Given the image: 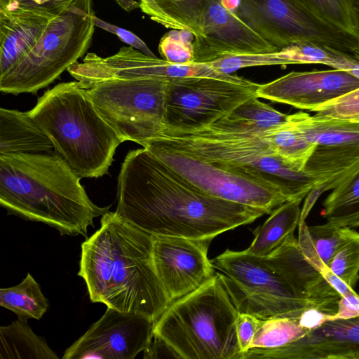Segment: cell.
Masks as SVG:
<instances>
[{
    "label": "cell",
    "instance_id": "6da1fadb",
    "mask_svg": "<svg viewBox=\"0 0 359 359\" xmlns=\"http://www.w3.org/2000/svg\"><path fill=\"white\" fill-rule=\"evenodd\" d=\"M115 212L152 236L193 239H213L269 214L203 193L143 147L121 164Z\"/></svg>",
    "mask_w": 359,
    "mask_h": 359
},
{
    "label": "cell",
    "instance_id": "7a4b0ae2",
    "mask_svg": "<svg viewBox=\"0 0 359 359\" xmlns=\"http://www.w3.org/2000/svg\"><path fill=\"white\" fill-rule=\"evenodd\" d=\"M78 275L93 303L154 323L170 304L155 269L153 236L116 212L103 215L100 227L82 243Z\"/></svg>",
    "mask_w": 359,
    "mask_h": 359
},
{
    "label": "cell",
    "instance_id": "3957f363",
    "mask_svg": "<svg viewBox=\"0 0 359 359\" xmlns=\"http://www.w3.org/2000/svg\"><path fill=\"white\" fill-rule=\"evenodd\" d=\"M80 180L57 153L0 154V205L8 214L87 238L94 219L110 205H95Z\"/></svg>",
    "mask_w": 359,
    "mask_h": 359
},
{
    "label": "cell",
    "instance_id": "277c9868",
    "mask_svg": "<svg viewBox=\"0 0 359 359\" xmlns=\"http://www.w3.org/2000/svg\"><path fill=\"white\" fill-rule=\"evenodd\" d=\"M27 113L81 178L107 174L121 141L100 116L81 83L57 84Z\"/></svg>",
    "mask_w": 359,
    "mask_h": 359
},
{
    "label": "cell",
    "instance_id": "5b68a950",
    "mask_svg": "<svg viewBox=\"0 0 359 359\" xmlns=\"http://www.w3.org/2000/svg\"><path fill=\"white\" fill-rule=\"evenodd\" d=\"M195 156L221 168L272 184L288 198L302 201L320 184L276 156L260 132L226 130L208 126L191 130L164 129L149 140Z\"/></svg>",
    "mask_w": 359,
    "mask_h": 359
},
{
    "label": "cell",
    "instance_id": "8992f818",
    "mask_svg": "<svg viewBox=\"0 0 359 359\" xmlns=\"http://www.w3.org/2000/svg\"><path fill=\"white\" fill-rule=\"evenodd\" d=\"M238 311L218 272L172 302L154 323V334L182 359H238Z\"/></svg>",
    "mask_w": 359,
    "mask_h": 359
},
{
    "label": "cell",
    "instance_id": "52a82bcc",
    "mask_svg": "<svg viewBox=\"0 0 359 359\" xmlns=\"http://www.w3.org/2000/svg\"><path fill=\"white\" fill-rule=\"evenodd\" d=\"M92 0H72L48 24L27 56L0 77V90L35 93L57 79L90 47L95 29Z\"/></svg>",
    "mask_w": 359,
    "mask_h": 359
},
{
    "label": "cell",
    "instance_id": "ba28073f",
    "mask_svg": "<svg viewBox=\"0 0 359 359\" xmlns=\"http://www.w3.org/2000/svg\"><path fill=\"white\" fill-rule=\"evenodd\" d=\"M169 81L144 79L108 80L88 88L93 105L121 142H142L164 129Z\"/></svg>",
    "mask_w": 359,
    "mask_h": 359
},
{
    "label": "cell",
    "instance_id": "9c48e42d",
    "mask_svg": "<svg viewBox=\"0 0 359 359\" xmlns=\"http://www.w3.org/2000/svg\"><path fill=\"white\" fill-rule=\"evenodd\" d=\"M234 12L278 50L310 41L359 56L355 36L317 16L298 0H238Z\"/></svg>",
    "mask_w": 359,
    "mask_h": 359
},
{
    "label": "cell",
    "instance_id": "30bf717a",
    "mask_svg": "<svg viewBox=\"0 0 359 359\" xmlns=\"http://www.w3.org/2000/svg\"><path fill=\"white\" fill-rule=\"evenodd\" d=\"M259 85L246 79L235 81L189 76L170 80L164 129L184 130L212 125L249 98L257 97Z\"/></svg>",
    "mask_w": 359,
    "mask_h": 359
},
{
    "label": "cell",
    "instance_id": "8fae6325",
    "mask_svg": "<svg viewBox=\"0 0 359 359\" xmlns=\"http://www.w3.org/2000/svg\"><path fill=\"white\" fill-rule=\"evenodd\" d=\"M140 145L210 196L262 208L269 214L288 201L283 192L272 184L221 168L194 155L152 140L144 141Z\"/></svg>",
    "mask_w": 359,
    "mask_h": 359
},
{
    "label": "cell",
    "instance_id": "7c38bea8",
    "mask_svg": "<svg viewBox=\"0 0 359 359\" xmlns=\"http://www.w3.org/2000/svg\"><path fill=\"white\" fill-rule=\"evenodd\" d=\"M154 322L107 307L103 316L69 347L63 359H133L149 346Z\"/></svg>",
    "mask_w": 359,
    "mask_h": 359
},
{
    "label": "cell",
    "instance_id": "4fadbf2b",
    "mask_svg": "<svg viewBox=\"0 0 359 359\" xmlns=\"http://www.w3.org/2000/svg\"><path fill=\"white\" fill-rule=\"evenodd\" d=\"M211 238L153 236V259L170 303L195 291L215 275L208 257Z\"/></svg>",
    "mask_w": 359,
    "mask_h": 359
},
{
    "label": "cell",
    "instance_id": "5bb4252c",
    "mask_svg": "<svg viewBox=\"0 0 359 359\" xmlns=\"http://www.w3.org/2000/svg\"><path fill=\"white\" fill-rule=\"evenodd\" d=\"M195 62L207 63L232 54L262 53L278 50L231 9L223 0H207L194 40Z\"/></svg>",
    "mask_w": 359,
    "mask_h": 359
},
{
    "label": "cell",
    "instance_id": "9a60e30c",
    "mask_svg": "<svg viewBox=\"0 0 359 359\" xmlns=\"http://www.w3.org/2000/svg\"><path fill=\"white\" fill-rule=\"evenodd\" d=\"M72 0H0V77L30 52Z\"/></svg>",
    "mask_w": 359,
    "mask_h": 359
},
{
    "label": "cell",
    "instance_id": "2e32d148",
    "mask_svg": "<svg viewBox=\"0 0 359 359\" xmlns=\"http://www.w3.org/2000/svg\"><path fill=\"white\" fill-rule=\"evenodd\" d=\"M359 88V79L348 71L292 72L259 84L257 96L317 112L329 102Z\"/></svg>",
    "mask_w": 359,
    "mask_h": 359
},
{
    "label": "cell",
    "instance_id": "e0dca14e",
    "mask_svg": "<svg viewBox=\"0 0 359 359\" xmlns=\"http://www.w3.org/2000/svg\"><path fill=\"white\" fill-rule=\"evenodd\" d=\"M215 269L229 278L242 291L279 298L297 297L283 276L266 257L243 251L226 250L211 259Z\"/></svg>",
    "mask_w": 359,
    "mask_h": 359
},
{
    "label": "cell",
    "instance_id": "ac0fdd59",
    "mask_svg": "<svg viewBox=\"0 0 359 359\" xmlns=\"http://www.w3.org/2000/svg\"><path fill=\"white\" fill-rule=\"evenodd\" d=\"M265 257L283 276L297 297L339 302V294L304 255L294 233Z\"/></svg>",
    "mask_w": 359,
    "mask_h": 359
},
{
    "label": "cell",
    "instance_id": "d6986e66",
    "mask_svg": "<svg viewBox=\"0 0 359 359\" xmlns=\"http://www.w3.org/2000/svg\"><path fill=\"white\" fill-rule=\"evenodd\" d=\"M305 137L316 144L315 151L331 159L359 156V122L311 116L304 111L291 114Z\"/></svg>",
    "mask_w": 359,
    "mask_h": 359
},
{
    "label": "cell",
    "instance_id": "ffe728a7",
    "mask_svg": "<svg viewBox=\"0 0 359 359\" xmlns=\"http://www.w3.org/2000/svg\"><path fill=\"white\" fill-rule=\"evenodd\" d=\"M53 148L50 139L27 112L0 109V154L48 153Z\"/></svg>",
    "mask_w": 359,
    "mask_h": 359
},
{
    "label": "cell",
    "instance_id": "44dd1931",
    "mask_svg": "<svg viewBox=\"0 0 359 359\" xmlns=\"http://www.w3.org/2000/svg\"><path fill=\"white\" fill-rule=\"evenodd\" d=\"M302 201H287L274 209L269 218L253 231L254 238L245 250L261 257L269 256L277 250L298 227Z\"/></svg>",
    "mask_w": 359,
    "mask_h": 359
},
{
    "label": "cell",
    "instance_id": "7402d4cb",
    "mask_svg": "<svg viewBox=\"0 0 359 359\" xmlns=\"http://www.w3.org/2000/svg\"><path fill=\"white\" fill-rule=\"evenodd\" d=\"M207 0H140L142 12L155 22L171 29L186 30L194 38L198 34V21Z\"/></svg>",
    "mask_w": 359,
    "mask_h": 359
},
{
    "label": "cell",
    "instance_id": "603a6c76",
    "mask_svg": "<svg viewBox=\"0 0 359 359\" xmlns=\"http://www.w3.org/2000/svg\"><path fill=\"white\" fill-rule=\"evenodd\" d=\"M46 340L20 319L0 327V359H58Z\"/></svg>",
    "mask_w": 359,
    "mask_h": 359
},
{
    "label": "cell",
    "instance_id": "cb8c5ba5",
    "mask_svg": "<svg viewBox=\"0 0 359 359\" xmlns=\"http://www.w3.org/2000/svg\"><path fill=\"white\" fill-rule=\"evenodd\" d=\"M260 133L273 152L297 170H304L316 148L296 126L291 114L285 123Z\"/></svg>",
    "mask_w": 359,
    "mask_h": 359
},
{
    "label": "cell",
    "instance_id": "d4e9b609",
    "mask_svg": "<svg viewBox=\"0 0 359 359\" xmlns=\"http://www.w3.org/2000/svg\"><path fill=\"white\" fill-rule=\"evenodd\" d=\"M288 117L253 97L210 126L226 130L259 133L285 123Z\"/></svg>",
    "mask_w": 359,
    "mask_h": 359
},
{
    "label": "cell",
    "instance_id": "484cf974",
    "mask_svg": "<svg viewBox=\"0 0 359 359\" xmlns=\"http://www.w3.org/2000/svg\"><path fill=\"white\" fill-rule=\"evenodd\" d=\"M278 52L285 65L321 64L349 72L359 62V56L310 41L292 42Z\"/></svg>",
    "mask_w": 359,
    "mask_h": 359
},
{
    "label": "cell",
    "instance_id": "4316f807",
    "mask_svg": "<svg viewBox=\"0 0 359 359\" xmlns=\"http://www.w3.org/2000/svg\"><path fill=\"white\" fill-rule=\"evenodd\" d=\"M321 216L337 227L359 226V171L332 189L323 203Z\"/></svg>",
    "mask_w": 359,
    "mask_h": 359
},
{
    "label": "cell",
    "instance_id": "83f0119b",
    "mask_svg": "<svg viewBox=\"0 0 359 359\" xmlns=\"http://www.w3.org/2000/svg\"><path fill=\"white\" fill-rule=\"evenodd\" d=\"M0 305L25 321L40 320L49 308L40 285L29 273L18 285L0 289Z\"/></svg>",
    "mask_w": 359,
    "mask_h": 359
},
{
    "label": "cell",
    "instance_id": "f1b7e54d",
    "mask_svg": "<svg viewBox=\"0 0 359 359\" xmlns=\"http://www.w3.org/2000/svg\"><path fill=\"white\" fill-rule=\"evenodd\" d=\"M309 331L301 326L297 318L276 316L259 319L248 350H269L282 347L299 339Z\"/></svg>",
    "mask_w": 359,
    "mask_h": 359
},
{
    "label": "cell",
    "instance_id": "f546056e",
    "mask_svg": "<svg viewBox=\"0 0 359 359\" xmlns=\"http://www.w3.org/2000/svg\"><path fill=\"white\" fill-rule=\"evenodd\" d=\"M308 231L317 254L327 266L335 254L357 233L352 229L327 223L308 226Z\"/></svg>",
    "mask_w": 359,
    "mask_h": 359
},
{
    "label": "cell",
    "instance_id": "4dcf8cb0",
    "mask_svg": "<svg viewBox=\"0 0 359 359\" xmlns=\"http://www.w3.org/2000/svg\"><path fill=\"white\" fill-rule=\"evenodd\" d=\"M194 36L189 32L171 29L160 39L158 52L171 63L186 65L195 62Z\"/></svg>",
    "mask_w": 359,
    "mask_h": 359
},
{
    "label": "cell",
    "instance_id": "1f68e13d",
    "mask_svg": "<svg viewBox=\"0 0 359 359\" xmlns=\"http://www.w3.org/2000/svg\"><path fill=\"white\" fill-rule=\"evenodd\" d=\"M207 63L216 71L225 74H232L237 70L245 67L285 65L278 50L262 53L226 55Z\"/></svg>",
    "mask_w": 359,
    "mask_h": 359
},
{
    "label": "cell",
    "instance_id": "d6a6232c",
    "mask_svg": "<svg viewBox=\"0 0 359 359\" xmlns=\"http://www.w3.org/2000/svg\"><path fill=\"white\" fill-rule=\"evenodd\" d=\"M328 267L351 287H355L359 279L358 232L335 254Z\"/></svg>",
    "mask_w": 359,
    "mask_h": 359
},
{
    "label": "cell",
    "instance_id": "836d02e7",
    "mask_svg": "<svg viewBox=\"0 0 359 359\" xmlns=\"http://www.w3.org/2000/svg\"><path fill=\"white\" fill-rule=\"evenodd\" d=\"M298 1L323 20L353 34L352 24L346 0Z\"/></svg>",
    "mask_w": 359,
    "mask_h": 359
},
{
    "label": "cell",
    "instance_id": "e575fe53",
    "mask_svg": "<svg viewBox=\"0 0 359 359\" xmlns=\"http://www.w3.org/2000/svg\"><path fill=\"white\" fill-rule=\"evenodd\" d=\"M316 114L359 122V88L329 102Z\"/></svg>",
    "mask_w": 359,
    "mask_h": 359
},
{
    "label": "cell",
    "instance_id": "d590c367",
    "mask_svg": "<svg viewBox=\"0 0 359 359\" xmlns=\"http://www.w3.org/2000/svg\"><path fill=\"white\" fill-rule=\"evenodd\" d=\"M94 22L95 27L114 34L122 42L129 46L136 48L149 56L156 57L146 43L133 32L111 22L104 21L97 18L96 15L94 18Z\"/></svg>",
    "mask_w": 359,
    "mask_h": 359
},
{
    "label": "cell",
    "instance_id": "8d00e7d4",
    "mask_svg": "<svg viewBox=\"0 0 359 359\" xmlns=\"http://www.w3.org/2000/svg\"><path fill=\"white\" fill-rule=\"evenodd\" d=\"M259 323V319L252 314L238 313L236 320V332L240 355L249 349Z\"/></svg>",
    "mask_w": 359,
    "mask_h": 359
},
{
    "label": "cell",
    "instance_id": "74e56055",
    "mask_svg": "<svg viewBox=\"0 0 359 359\" xmlns=\"http://www.w3.org/2000/svg\"><path fill=\"white\" fill-rule=\"evenodd\" d=\"M359 317V294H351L340 297L337 312L330 316V320L338 319H350Z\"/></svg>",
    "mask_w": 359,
    "mask_h": 359
},
{
    "label": "cell",
    "instance_id": "f35d334b",
    "mask_svg": "<svg viewBox=\"0 0 359 359\" xmlns=\"http://www.w3.org/2000/svg\"><path fill=\"white\" fill-rule=\"evenodd\" d=\"M330 316L318 309L310 308L304 311L297 320L301 326L311 330L329 321Z\"/></svg>",
    "mask_w": 359,
    "mask_h": 359
},
{
    "label": "cell",
    "instance_id": "ab89813d",
    "mask_svg": "<svg viewBox=\"0 0 359 359\" xmlns=\"http://www.w3.org/2000/svg\"><path fill=\"white\" fill-rule=\"evenodd\" d=\"M165 357L178 358L172 349L163 340L154 334L149 346L144 351L143 358H159Z\"/></svg>",
    "mask_w": 359,
    "mask_h": 359
},
{
    "label": "cell",
    "instance_id": "60d3db41",
    "mask_svg": "<svg viewBox=\"0 0 359 359\" xmlns=\"http://www.w3.org/2000/svg\"><path fill=\"white\" fill-rule=\"evenodd\" d=\"M330 285L339 294L340 297H344L355 293L353 288L351 287L341 278L334 274L327 266L320 272Z\"/></svg>",
    "mask_w": 359,
    "mask_h": 359
},
{
    "label": "cell",
    "instance_id": "b9f144b4",
    "mask_svg": "<svg viewBox=\"0 0 359 359\" xmlns=\"http://www.w3.org/2000/svg\"><path fill=\"white\" fill-rule=\"evenodd\" d=\"M353 28V34L359 45V0H346Z\"/></svg>",
    "mask_w": 359,
    "mask_h": 359
},
{
    "label": "cell",
    "instance_id": "7bdbcfd3",
    "mask_svg": "<svg viewBox=\"0 0 359 359\" xmlns=\"http://www.w3.org/2000/svg\"><path fill=\"white\" fill-rule=\"evenodd\" d=\"M123 9L130 12L140 7V0H114Z\"/></svg>",
    "mask_w": 359,
    "mask_h": 359
},
{
    "label": "cell",
    "instance_id": "ee69618b",
    "mask_svg": "<svg viewBox=\"0 0 359 359\" xmlns=\"http://www.w3.org/2000/svg\"><path fill=\"white\" fill-rule=\"evenodd\" d=\"M349 72L359 79V62Z\"/></svg>",
    "mask_w": 359,
    "mask_h": 359
},
{
    "label": "cell",
    "instance_id": "f6af8a7d",
    "mask_svg": "<svg viewBox=\"0 0 359 359\" xmlns=\"http://www.w3.org/2000/svg\"></svg>",
    "mask_w": 359,
    "mask_h": 359
}]
</instances>
